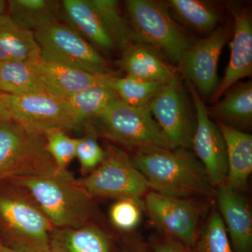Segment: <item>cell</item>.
<instances>
[{"mask_svg":"<svg viewBox=\"0 0 252 252\" xmlns=\"http://www.w3.org/2000/svg\"><path fill=\"white\" fill-rule=\"evenodd\" d=\"M39 68L49 94L64 99L91 86L104 82L108 75H95L42 54Z\"/></svg>","mask_w":252,"mask_h":252,"instance_id":"cell-16","label":"cell"},{"mask_svg":"<svg viewBox=\"0 0 252 252\" xmlns=\"http://www.w3.org/2000/svg\"><path fill=\"white\" fill-rule=\"evenodd\" d=\"M39 59L40 56L26 61L1 63L0 92L13 94L47 92L39 68Z\"/></svg>","mask_w":252,"mask_h":252,"instance_id":"cell-21","label":"cell"},{"mask_svg":"<svg viewBox=\"0 0 252 252\" xmlns=\"http://www.w3.org/2000/svg\"><path fill=\"white\" fill-rule=\"evenodd\" d=\"M118 64L126 76L163 84L177 73V69L165 62L155 49L143 43H135L123 50Z\"/></svg>","mask_w":252,"mask_h":252,"instance_id":"cell-17","label":"cell"},{"mask_svg":"<svg viewBox=\"0 0 252 252\" xmlns=\"http://www.w3.org/2000/svg\"><path fill=\"white\" fill-rule=\"evenodd\" d=\"M96 132L135 154L153 149H175L149 107H137L120 99L112 101L93 120Z\"/></svg>","mask_w":252,"mask_h":252,"instance_id":"cell-4","label":"cell"},{"mask_svg":"<svg viewBox=\"0 0 252 252\" xmlns=\"http://www.w3.org/2000/svg\"><path fill=\"white\" fill-rule=\"evenodd\" d=\"M178 72L149 104V110L176 148L192 149L196 115Z\"/></svg>","mask_w":252,"mask_h":252,"instance_id":"cell-10","label":"cell"},{"mask_svg":"<svg viewBox=\"0 0 252 252\" xmlns=\"http://www.w3.org/2000/svg\"><path fill=\"white\" fill-rule=\"evenodd\" d=\"M0 120H1V119H0Z\"/></svg>","mask_w":252,"mask_h":252,"instance_id":"cell-38","label":"cell"},{"mask_svg":"<svg viewBox=\"0 0 252 252\" xmlns=\"http://www.w3.org/2000/svg\"><path fill=\"white\" fill-rule=\"evenodd\" d=\"M10 182L22 187L55 228H78L91 224L94 198L72 172L57 168L44 175Z\"/></svg>","mask_w":252,"mask_h":252,"instance_id":"cell-2","label":"cell"},{"mask_svg":"<svg viewBox=\"0 0 252 252\" xmlns=\"http://www.w3.org/2000/svg\"><path fill=\"white\" fill-rule=\"evenodd\" d=\"M6 1L4 0H0V17L4 15L5 7H6Z\"/></svg>","mask_w":252,"mask_h":252,"instance_id":"cell-36","label":"cell"},{"mask_svg":"<svg viewBox=\"0 0 252 252\" xmlns=\"http://www.w3.org/2000/svg\"><path fill=\"white\" fill-rule=\"evenodd\" d=\"M209 115L235 128L250 127L252 122V84L240 83L225 94L224 98L211 107H207Z\"/></svg>","mask_w":252,"mask_h":252,"instance_id":"cell-23","label":"cell"},{"mask_svg":"<svg viewBox=\"0 0 252 252\" xmlns=\"http://www.w3.org/2000/svg\"><path fill=\"white\" fill-rule=\"evenodd\" d=\"M216 189L219 212L233 252H252V215L248 200L226 184Z\"/></svg>","mask_w":252,"mask_h":252,"instance_id":"cell-15","label":"cell"},{"mask_svg":"<svg viewBox=\"0 0 252 252\" xmlns=\"http://www.w3.org/2000/svg\"><path fill=\"white\" fill-rule=\"evenodd\" d=\"M187 85L196 115L192 149L203 165L212 185L216 189L225 183L228 176L226 144L218 125L210 119L198 91L188 81Z\"/></svg>","mask_w":252,"mask_h":252,"instance_id":"cell-12","label":"cell"},{"mask_svg":"<svg viewBox=\"0 0 252 252\" xmlns=\"http://www.w3.org/2000/svg\"><path fill=\"white\" fill-rule=\"evenodd\" d=\"M126 5L141 41L179 64L195 41L172 19L166 5L152 0H128Z\"/></svg>","mask_w":252,"mask_h":252,"instance_id":"cell-7","label":"cell"},{"mask_svg":"<svg viewBox=\"0 0 252 252\" xmlns=\"http://www.w3.org/2000/svg\"><path fill=\"white\" fill-rule=\"evenodd\" d=\"M230 36L228 28H217L207 37L189 48L179 63L187 81L191 83L201 95H212L220 84L219 61Z\"/></svg>","mask_w":252,"mask_h":252,"instance_id":"cell-13","label":"cell"},{"mask_svg":"<svg viewBox=\"0 0 252 252\" xmlns=\"http://www.w3.org/2000/svg\"><path fill=\"white\" fill-rule=\"evenodd\" d=\"M109 76L104 82L91 86L64 98L75 114L80 125L93 121L114 99L119 98L109 85Z\"/></svg>","mask_w":252,"mask_h":252,"instance_id":"cell-25","label":"cell"},{"mask_svg":"<svg viewBox=\"0 0 252 252\" xmlns=\"http://www.w3.org/2000/svg\"><path fill=\"white\" fill-rule=\"evenodd\" d=\"M144 203L140 198L119 199L113 204L109 211L111 221L116 228L124 232L135 229L142 216Z\"/></svg>","mask_w":252,"mask_h":252,"instance_id":"cell-30","label":"cell"},{"mask_svg":"<svg viewBox=\"0 0 252 252\" xmlns=\"http://www.w3.org/2000/svg\"><path fill=\"white\" fill-rule=\"evenodd\" d=\"M50 252H117L112 238L94 224L78 228H54Z\"/></svg>","mask_w":252,"mask_h":252,"instance_id":"cell-20","label":"cell"},{"mask_svg":"<svg viewBox=\"0 0 252 252\" xmlns=\"http://www.w3.org/2000/svg\"><path fill=\"white\" fill-rule=\"evenodd\" d=\"M62 13L68 26L104 52L116 48L91 0H64Z\"/></svg>","mask_w":252,"mask_h":252,"instance_id":"cell-19","label":"cell"},{"mask_svg":"<svg viewBox=\"0 0 252 252\" xmlns=\"http://www.w3.org/2000/svg\"><path fill=\"white\" fill-rule=\"evenodd\" d=\"M109 83L122 102L137 107H149V103L165 85L163 83L141 80L129 76L112 75Z\"/></svg>","mask_w":252,"mask_h":252,"instance_id":"cell-28","label":"cell"},{"mask_svg":"<svg viewBox=\"0 0 252 252\" xmlns=\"http://www.w3.org/2000/svg\"><path fill=\"white\" fill-rule=\"evenodd\" d=\"M234 18V33L230 43V58L224 77L210 97L216 103L220 97L243 78L252 73V23L248 10H232Z\"/></svg>","mask_w":252,"mask_h":252,"instance_id":"cell-14","label":"cell"},{"mask_svg":"<svg viewBox=\"0 0 252 252\" xmlns=\"http://www.w3.org/2000/svg\"><path fill=\"white\" fill-rule=\"evenodd\" d=\"M12 183L13 189L0 194L3 243L15 252H49L54 226L29 193Z\"/></svg>","mask_w":252,"mask_h":252,"instance_id":"cell-3","label":"cell"},{"mask_svg":"<svg viewBox=\"0 0 252 252\" xmlns=\"http://www.w3.org/2000/svg\"><path fill=\"white\" fill-rule=\"evenodd\" d=\"M0 66H1V63H0Z\"/></svg>","mask_w":252,"mask_h":252,"instance_id":"cell-37","label":"cell"},{"mask_svg":"<svg viewBox=\"0 0 252 252\" xmlns=\"http://www.w3.org/2000/svg\"><path fill=\"white\" fill-rule=\"evenodd\" d=\"M106 151L99 145L97 140V132L91 127L89 133L77 139L76 158L80 163L83 173H91L103 162Z\"/></svg>","mask_w":252,"mask_h":252,"instance_id":"cell-32","label":"cell"},{"mask_svg":"<svg viewBox=\"0 0 252 252\" xmlns=\"http://www.w3.org/2000/svg\"><path fill=\"white\" fill-rule=\"evenodd\" d=\"M122 252H150L147 243L138 239H131L124 242Z\"/></svg>","mask_w":252,"mask_h":252,"instance_id":"cell-34","label":"cell"},{"mask_svg":"<svg viewBox=\"0 0 252 252\" xmlns=\"http://www.w3.org/2000/svg\"><path fill=\"white\" fill-rule=\"evenodd\" d=\"M8 16L20 27L35 32L58 21L61 4L55 0H10Z\"/></svg>","mask_w":252,"mask_h":252,"instance_id":"cell-24","label":"cell"},{"mask_svg":"<svg viewBox=\"0 0 252 252\" xmlns=\"http://www.w3.org/2000/svg\"><path fill=\"white\" fill-rule=\"evenodd\" d=\"M130 160L152 191L177 198L216 197L217 189L190 149H150L135 154Z\"/></svg>","mask_w":252,"mask_h":252,"instance_id":"cell-1","label":"cell"},{"mask_svg":"<svg viewBox=\"0 0 252 252\" xmlns=\"http://www.w3.org/2000/svg\"><path fill=\"white\" fill-rule=\"evenodd\" d=\"M195 252H233L220 212L213 210L200 229Z\"/></svg>","mask_w":252,"mask_h":252,"instance_id":"cell-29","label":"cell"},{"mask_svg":"<svg viewBox=\"0 0 252 252\" xmlns=\"http://www.w3.org/2000/svg\"><path fill=\"white\" fill-rule=\"evenodd\" d=\"M80 180L91 198H140L150 191L145 177L130 158L112 147L106 151L103 162Z\"/></svg>","mask_w":252,"mask_h":252,"instance_id":"cell-9","label":"cell"},{"mask_svg":"<svg viewBox=\"0 0 252 252\" xmlns=\"http://www.w3.org/2000/svg\"><path fill=\"white\" fill-rule=\"evenodd\" d=\"M45 136L0 120V182L49 173L57 169Z\"/></svg>","mask_w":252,"mask_h":252,"instance_id":"cell-6","label":"cell"},{"mask_svg":"<svg viewBox=\"0 0 252 252\" xmlns=\"http://www.w3.org/2000/svg\"><path fill=\"white\" fill-rule=\"evenodd\" d=\"M0 252H15L12 250H9V248H6V246L3 244L1 241V238H0Z\"/></svg>","mask_w":252,"mask_h":252,"instance_id":"cell-35","label":"cell"},{"mask_svg":"<svg viewBox=\"0 0 252 252\" xmlns=\"http://www.w3.org/2000/svg\"><path fill=\"white\" fill-rule=\"evenodd\" d=\"M210 200L167 196L150 190L146 194L144 209L160 235L194 248Z\"/></svg>","mask_w":252,"mask_h":252,"instance_id":"cell-8","label":"cell"},{"mask_svg":"<svg viewBox=\"0 0 252 252\" xmlns=\"http://www.w3.org/2000/svg\"><path fill=\"white\" fill-rule=\"evenodd\" d=\"M0 119L44 136L51 131L72 130L81 126L66 100L47 92H0Z\"/></svg>","mask_w":252,"mask_h":252,"instance_id":"cell-5","label":"cell"},{"mask_svg":"<svg viewBox=\"0 0 252 252\" xmlns=\"http://www.w3.org/2000/svg\"><path fill=\"white\" fill-rule=\"evenodd\" d=\"M217 125L226 144L228 176L225 184L242 191L252 172V136L224 123Z\"/></svg>","mask_w":252,"mask_h":252,"instance_id":"cell-18","label":"cell"},{"mask_svg":"<svg viewBox=\"0 0 252 252\" xmlns=\"http://www.w3.org/2000/svg\"><path fill=\"white\" fill-rule=\"evenodd\" d=\"M91 2L98 14L116 48L123 51L131 44L143 43L131 24L123 16L117 1L91 0Z\"/></svg>","mask_w":252,"mask_h":252,"instance_id":"cell-26","label":"cell"},{"mask_svg":"<svg viewBox=\"0 0 252 252\" xmlns=\"http://www.w3.org/2000/svg\"><path fill=\"white\" fill-rule=\"evenodd\" d=\"M167 4L182 23L198 32L207 34L216 29L218 14L206 1L170 0Z\"/></svg>","mask_w":252,"mask_h":252,"instance_id":"cell-27","label":"cell"},{"mask_svg":"<svg viewBox=\"0 0 252 252\" xmlns=\"http://www.w3.org/2000/svg\"></svg>","mask_w":252,"mask_h":252,"instance_id":"cell-39","label":"cell"},{"mask_svg":"<svg viewBox=\"0 0 252 252\" xmlns=\"http://www.w3.org/2000/svg\"><path fill=\"white\" fill-rule=\"evenodd\" d=\"M147 245L150 252H195L193 248L160 234L152 237Z\"/></svg>","mask_w":252,"mask_h":252,"instance_id":"cell-33","label":"cell"},{"mask_svg":"<svg viewBox=\"0 0 252 252\" xmlns=\"http://www.w3.org/2000/svg\"><path fill=\"white\" fill-rule=\"evenodd\" d=\"M40 55L33 32L20 27L8 15L0 17V63L26 61Z\"/></svg>","mask_w":252,"mask_h":252,"instance_id":"cell-22","label":"cell"},{"mask_svg":"<svg viewBox=\"0 0 252 252\" xmlns=\"http://www.w3.org/2000/svg\"><path fill=\"white\" fill-rule=\"evenodd\" d=\"M46 149L56 166L67 169V165L76 158L77 139L67 135L65 131H51L45 135Z\"/></svg>","mask_w":252,"mask_h":252,"instance_id":"cell-31","label":"cell"},{"mask_svg":"<svg viewBox=\"0 0 252 252\" xmlns=\"http://www.w3.org/2000/svg\"><path fill=\"white\" fill-rule=\"evenodd\" d=\"M34 34L42 54L95 75L112 74L102 55L69 26L56 21Z\"/></svg>","mask_w":252,"mask_h":252,"instance_id":"cell-11","label":"cell"}]
</instances>
